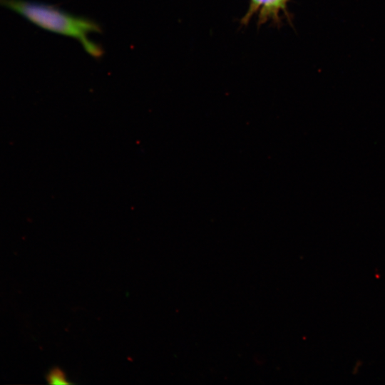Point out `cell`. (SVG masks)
<instances>
[{
    "mask_svg": "<svg viewBox=\"0 0 385 385\" xmlns=\"http://www.w3.org/2000/svg\"><path fill=\"white\" fill-rule=\"evenodd\" d=\"M6 4L38 26L78 40L91 56L98 58L103 55L101 47L89 38L91 34L101 32V27L96 21L41 3L8 0Z\"/></svg>",
    "mask_w": 385,
    "mask_h": 385,
    "instance_id": "cell-1",
    "label": "cell"
},
{
    "mask_svg": "<svg viewBox=\"0 0 385 385\" xmlns=\"http://www.w3.org/2000/svg\"><path fill=\"white\" fill-rule=\"evenodd\" d=\"M287 0H252L251 10L259 11L262 20L276 16L284 7Z\"/></svg>",
    "mask_w": 385,
    "mask_h": 385,
    "instance_id": "cell-2",
    "label": "cell"
},
{
    "mask_svg": "<svg viewBox=\"0 0 385 385\" xmlns=\"http://www.w3.org/2000/svg\"><path fill=\"white\" fill-rule=\"evenodd\" d=\"M46 380L49 384L61 385L70 384L67 381L65 372L58 367L53 368L46 375Z\"/></svg>",
    "mask_w": 385,
    "mask_h": 385,
    "instance_id": "cell-3",
    "label": "cell"
}]
</instances>
